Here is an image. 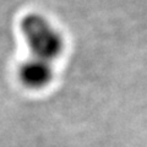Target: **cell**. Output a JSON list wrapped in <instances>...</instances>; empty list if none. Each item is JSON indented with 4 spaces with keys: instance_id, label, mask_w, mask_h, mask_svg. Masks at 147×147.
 I'll use <instances>...</instances> for the list:
<instances>
[{
    "instance_id": "6da1fadb",
    "label": "cell",
    "mask_w": 147,
    "mask_h": 147,
    "mask_svg": "<svg viewBox=\"0 0 147 147\" xmlns=\"http://www.w3.org/2000/svg\"><path fill=\"white\" fill-rule=\"evenodd\" d=\"M20 28L34 58L53 61L63 53V36L44 16L27 13L22 17Z\"/></svg>"
},
{
    "instance_id": "7a4b0ae2",
    "label": "cell",
    "mask_w": 147,
    "mask_h": 147,
    "mask_svg": "<svg viewBox=\"0 0 147 147\" xmlns=\"http://www.w3.org/2000/svg\"><path fill=\"white\" fill-rule=\"evenodd\" d=\"M54 70L52 61L32 57L21 65L18 77L26 87L32 90H40L48 86L53 79Z\"/></svg>"
}]
</instances>
